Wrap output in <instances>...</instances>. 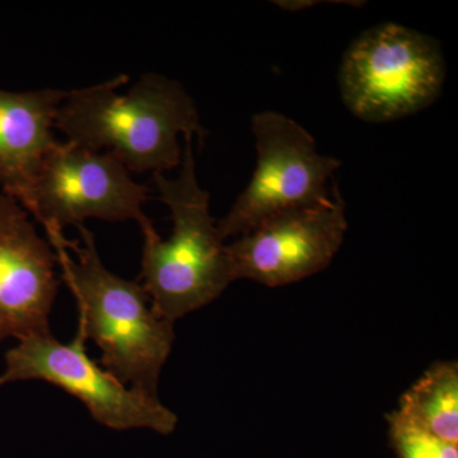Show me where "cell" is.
I'll return each mask as SVG.
<instances>
[{
	"label": "cell",
	"instance_id": "1",
	"mask_svg": "<svg viewBox=\"0 0 458 458\" xmlns=\"http://www.w3.org/2000/svg\"><path fill=\"white\" fill-rule=\"evenodd\" d=\"M128 80L117 75L68 90L57 107L55 129L75 146L113 153L131 172L180 167V135L201 144L208 135L194 99L179 81L157 73L140 75L128 92H117Z\"/></svg>",
	"mask_w": 458,
	"mask_h": 458
},
{
	"label": "cell",
	"instance_id": "2",
	"mask_svg": "<svg viewBox=\"0 0 458 458\" xmlns=\"http://www.w3.org/2000/svg\"><path fill=\"white\" fill-rule=\"evenodd\" d=\"M83 245L68 242L64 234H49L63 278L77 301V335L93 340L101 351V366L122 384L158 397L162 369L174 343V324L159 318L140 282L123 279L107 269L95 236L77 225Z\"/></svg>",
	"mask_w": 458,
	"mask_h": 458
},
{
	"label": "cell",
	"instance_id": "3",
	"mask_svg": "<svg viewBox=\"0 0 458 458\" xmlns=\"http://www.w3.org/2000/svg\"><path fill=\"white\" fill-rule=\"evenodd\" d=\"M179 176L153 174L159 200L170 209L172 233L164 240L152 222L141 225L140 284L153 311L174 325L221 297L234 282L227 243L210 214V195L197 177L192 138H183Z\"/></svg>",
	"mask_w": 458,
	"mask_h": 458
},
{
	"label": "cell",
	"instance_id": "4",
	"mask_svg": "<svg viewBox=\"0 0 458 458\" xmlns=\"http://www.w3.org/2000/svg\"><path fill=\"white\" fill-rule=\"evenodd\" d=\"M438 42L408 27L387 23L360 35L344 55L340 89L355 116L385 123L432 105L445 82Z\"/></svg>",
	"mask_w": 458,
	"mask_h": 458
},
{
	"label": "cell",
	"instance_id": "5",
	"mask_svg": "<svg viewBox=\"0 0 458 458\" xmlns=\"http://www.w3.org/2000/svg\"><path fill=\"white\" fill-rule=\"evenodd\" d=\"M149 189L137 182L110 152H93L56 140L42 157L25 209L47 234H63L66 225L89 219L150 222L143 205Z\"/></svg>",
	"mask_w": 458,
	"mask_h": 458
},
{
	"label": "cell",
	"instance_id": "6",
	"mask_svg": "<svg viewBox=\"0 0 458 458\" xmlns=\"http://www.w3.org/2000/svg\"><path fill=\"white\" fill-rule=\"evenodd\" d=\"M251 129L258 165L247 188L216 222L223 241L237 238L276 214L327 200V181L342 162L318 152L303 126L276 111L256 114Z\"/></svg>",
	"mask_w": 458,
	"mask_h": 458
},
{
	"label": "cell",
	"instance_id": "7",
	"mask_svg": "<svg viewBox=\"0 0 458 458\" xmlns=\"http://www.w3.org/2000/svg\"><path fill=\"white\" fill-rule=\"evenodd\" d=\"M20 381H44L62 388L86 406L93 420L110 429L171 434L179 423L158 397L132 390L90 360L86 342L78 335L69 344L51 333L18 340L5 354L0 387Z\"/></svg>",
	"mask_w": 458,
	"mask_h": 458
},
{
	"label": "cell",
	"instance_id": "8",
	"mask_svg": "<svg viewBox=\"0 0 458 458\" xmlns=\"http://www.w3.org/2000/svg\"><path fill=\"white\" fill-rule=\"evenodd\" d=\"M348 221L339 189L321 203L295 208L260 223L227 245L233 280L276 288L327 269L339 252Z\"/></svg>",
	"mask_w": 458,
	"mask_h": 458
},
{
	"label": "cell",
	"instance_id": "9",
	"mask_svg": "<svg viewBox=\"0 0 458 458\" xmlns=\"http://www.w3.org/2000/svg\"><path fill=\"white\" fill-rule=\"evenodd\" d=\"M57 267L53 246L30 213L0 191V343L51 333Z\"/></svg>",
	"mask_w": 458,
	"mask_h": 458
},
{
	"label": "cell",
	"instance_id": "10",
	"mask_svg": "<svg viewBox=\"0 0 458 458\" xmlns=\"http://www.w3.org/2000/svg\"><path fill=\"white\" fill-rule=\"evenodd\" d=\"M68 90L0 89V191L26 207L42 157L55 144L57 107Z\"/></svg>",
	"mask_w": 458,
	"mask_h": 458
},
{
	"label": "cell",
	"instance_id": "11",
	"mask_svg": "<svg viewBox=\"0 0 458 458\" xmlns=\"http://www.w3.org/2000/svg\"><path fill=\"white\" fill-rule=\"evenodd\" d=\"M406 426L458 445V364L437 361L390 412Z\"/></svg>",
	"mask_w": 458,
	"mask_h": 458
},
{
	"label": "cell",
	"instance_id": "12",
	"mask_svg": "<svg viewBox=\"0 0 458 458\" xmlns=\"http://www.w3.org/2000/svg\"><path fill=\"white\" fill-rule=\"evenodd\" d=\"M391 442L399 458H458V445L401 423L387 415Z\"/></svg>",
	"mask_w": 458,
	"mask_h": 458
}]
</instances>
